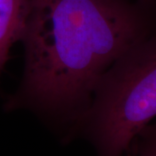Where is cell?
I'll list each match as a JSON object with an SVG mask.
<instances>
[{"mask_svg": "<svg viewBox=\"0 0 156 156\" xmlns=\"http://www.w3.org/2000/svg\"><path fill=\"white\" fill-rule=\"evenodd\" d=\"M22 81L7 111L26 108L79 127L113 62L154 35L156 8L140 0H30Z\"/></svg>", "mask_w": 156, "mask_h": 156, "instance_id": "6da1fadb", "label": "cell"}, {"mask_svg": "<svg viewBox=\"0 0 156 156\" xmlns=\"http://www.w3.org/2000/svg\"><path fill=\"white\" fill-rule=\"evenodd\" d=\"M156 116V35L113 62L96 85L79 127L99 156H122Z\"/></svg>", "mask_w": 156, "mask_h": 156, "instance_id": "7a4b0ae2", "label": "cell"}, {"mask_svg": "<svg viewBox=\"0 0 156 156\" xmlns=\"http://www.w3.org/2000/svg\"><path fill=\"white\" fill-rule=\"evenodd\" d=\"M140 1L145 3L146 5H148L152 6V7L156 8V0H140Z\"/></svg>", "mask_w": 156, "mask_h": 156, "instance_id": "5b68a950", "label": "cell"}, {"mask_svg": "<svg viewBox=\"0 0 156 156\" xmlns=\"http://www.w3.org/2000/svg\"><path fill=\"white\" fill-rule=\"evenodd\" d=\"M30 10V0H0V75L11 58L12 45L24 35Z\"/></svg>", "mask_w": 156, "mask_h": 156, "instance_id": "3957f363", "label": "cell"}, {"mask_svg": "<svg viewBox=\"0 0 156 156\" xmlns=\"http://www.w3.org/2000/svg\"><path fill=\"white\" fill-rule=\"evenodd\" d=\"M136 138L137 155L156 156V122L145 127Z\"/></svg>", "mask_w": 156, "mask_h": 156, "instance_id": "277c9868", "label": "cell"}]
</instances>
